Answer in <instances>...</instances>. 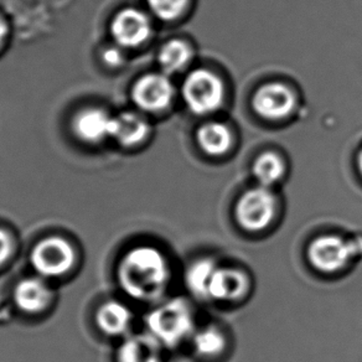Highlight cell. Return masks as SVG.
Returning <instances> with one entry per match:
<instances>
[{"label":"cell","instance_id":"obj_21","mask_svg":"<svg viewBox=\"0 0 362 362\" xmlns=\"http://www.w3.org/2000/svg\"><path fill=\"white\" fill-rule=\"evenodd\" d=\"M189 0H148L151 11L161 21H174L184 13Z\"/></svg>","mask_w":362,"mask_h":362},{"label":"cell","instance_id":"obj_9","mask_svg":"<svg viewBox=\"0 0 362 362\" xmlns=\"http://www.w3.org/2000/svg\"><path fill=\"white\" fill-rule=\"evenodd\" d=\"M132 97L141 110L160 112L170 106L174 98V86L165 74H149L136 81Z\"/></svg>","mask_w":362,"mask_h":362},{"label":"cell","instance_id":"obj_2","mask_svg":"<svg viewBox=\"0 0 362 362\" xmlns=\"http://www.w3.org/2000/svg\"><path fill=\"white\" fill-rule=\"evenodd\" d=\"M146 327L164 349H176L197 332L194 308L182 298L160 300L146 314Z\"/></svg>","mask_w":362,"mask_h":362},{"label":"cell","instance_id":"obj_12","mask_svg":"<svg viewBox=\"0 0 362 362\" xmlns=\"http://www.w3.org/2000/svg\"><path fill=\"white\" fill-rule=\"evenodd\" d=\"M133 312L126 303L110 299L102 303L95 313V322L98 330L110 337H126L133 325Z\"/></svg>","mask_w":362,"mask_h":362},{"label":"cell","instance_id":"obj_3","mask_svg":"<svg viewBox=\"0 0 362 362\" xmlns=\"http://www.w3.org/2000/svg\"><path fill=\"white\" fill-rule=\"evenodd\" d=\"M360 257H362V236L345 238L337 233H325L313 238L307 248L310 266L327 276L345 271Z\"/></svg>","mask_w":362,"mask_h":362},{"label":"cell","instance_id":"obj_18","mask_svg":"<svg viewBox=\"0 0 362 362\" xmlns=\"http://www.w3.org/2000/svg\"><path fill=\"white\" fill-rule=\"evenodd\" d=\"M192 349L197 356L214 358L221 356L227 349V337L216 325L197 329L192 337Z\"/></svg>","mask_w":362,"mask_h":362},{"label":"cell","instance_id":"obj_13","mask_svg":"<svg viewBox=\"0 0 362 362\" xmlns=\"http://www.w3.org/2000/svg\"><path fill=\"white\" fill-rule=\"evenodd\" d=\"M164 347L149 332L129 334L117 349V362H163Z\"/></svg>","mask_w":362,"mask_h":362},{"label":"cell","instance_id":"obj_15","mask_svg":"<svg viewBox=\"0 0 362 362\" xmlns=\"http://www.w3.org/2000/svg\"><path fill=\"white\" fill-rule=\"evenodd\" d=\"M148 133V122L136 113L124 112L113 118L112 136L122 146H136L146 139Z\"/></svg>","mask_w":362,"mask_h":362},{"label":"cell","instance_id":"obj_17","mask_svg":"<svg viewBox=\"0 0 362 362\" xmlns=\"http://www.w3.org/2000/svg\"><path fill=\"white\" fill-rule=\"evenodd\" d=\"M217 263L211 257H202L190 263L185 273V283L192 294L207 300V293L212 276L216 271Z\"/></svg>","mask_w":362,"mask_h":362},{"label":"cell","instance_id":"obj_14","mask_svg":"<svg viewBox=\"0 0 362 362\" xmlns=\"http://www.w3.org/2000/svg\"><path fill=\"white\" fill-rule=\"evenodd\" d=\"M112 128L113 117L101 108H86L74 121V131L77 136L88 143H97L112 136Z\"/></svg>","mask_w":362,"mask_h":362},{"label":"cell","instance_id":"obj_23","mask_svg":"<svg viewBox=\"0 0 362 362\" xmlns=\"http://www.w3.org/2000/svg\"><path fill=\"white\" fill-rule=\"evenodd\" d=\"M119 54L117 52L116 50H110L107 51L106 55H105V59H106L107 62H110L111 65H117L118 64V61L121 60V57H119Z\"/></svg>","mask_w":362,"mask_h":362},{"label":"cell","instance_id":"obj_20","mask_svg":"<svg viewBox=\"0 0 362 362\" xmlns=\"http://www.w3.org/2000/svg\"><path fill=\"white\" fill-rule=\"evenodd\" d=\"M192 57V49L187 42L171 40L161 47L158 59L165 74H175L182 70L190 62Z\"/></svg>","mask_w":362,"mask_h":362},{"label":"cell","instance_id":"obj_19","mask_svg":"<svg viewBox=\"0 0 362 362\" xmlns=\"http://www.w3.org/2000/svg\"><path fill=\"white\" fill-rule=\"evenodd\" d=\"M252 171L258 185L272 189L284 177L286 164L276 153L267 151L257 158Z\"/></svg>","mask_w":362,"mask_h":362},{"label":"cell","instance_id":"obj_4","mask_svg":"<svg viewBox=\"0 0 362 362\" xmlns=\"http://www.w3.org/2000/svg\"><path fill=\"white\" fill-rule=\"evenodd\" d=\"M77 259L78 255L74 243L61 235L42 237L33 246L29 255L33 271L46 281L69 276Z\"/></svg>","mask_w":362,"mask_h":362},{"label":"cell","instance_id":"obj_8","mask_svg":"<svg viewBox=\"0 0 362 362\" xmlns=\"http://www.w3.org/2000/svg\"><path fill=\"white\" fill-rule=\"evenodd\" d=\"M54 298L55 293L49 281L36 274L21 279L13 291L16 309L30 317L45 313L54 303Z\"/></svg>","mask_w":362,"mask_h":362},{"label":"cell","instance_id":"obj_10","mask_svg":"<svg viewBox=\"0 0 362 362\" xmlns=\"http://www.w3.org/2000/svg\"><path fill=\"white\" fill-rule=\"evenodd\" d=\"M252 105L256 113L266 119H282L296 107V96L288 86L267 83L256 90Z\"/></svg>","mask_w":362,"mask_h":362},{"label":"cell","instance_id":"obj_6","mask_svg":"<svg viewBox=\"0 0 362 362\" xmlns=\"http://www.w3.org/2000/svg\"><path fill=\"white\" fill-rule=\"evenodd\" d=\"M182 96L190 111L205 116L217 111L225 100L221 78L209 70H195L182 86Z\"/></svg>","mask_w":362,"mask_h":362},{"label":"cell","instance_id":"obj_16","mask_svg":"<svg viewBox=\"0 0 362 362\" xmlns=\"http://www.w3.org/2000/svg\"><path fill=\"white\" fill-rule=\"evenodd\" d=\"M197 143L202 151L211 156L226 154L232 146V133L222 123H207L197 131Z\"/></svg>","mask_w":362,"mask_h":362},{"label":"cell","instance_id":"obj_25","mask_svg":"<svg viewBox=\"0 0 362 362\" xmlns=\"http://www.w3.org/2000/svg\"><path fill=\"white\" fill-rule=\"evenodd\" d=\"M357 165H358V170H360V173H361L362 175V151H360L358 158H357Z\"/></svg>","mask_w":362,"mask_h":362},{"label":"cell","instance_id":"obj_22","mask_svg":"<svg viewBox=\"0 0 362 362\" xmlns=\"http://www.w3.org/2000/svg\"><path fill=\"white\" fill-rule=\"evenodd\" d=\"M16 252V240L4 227H0V268L11 261Z\"/></svg>","mask_w":362,"mask_h":362},{"label":"cell","instance_id":"obj_11","mask_svg":"<svg viewBox=\"0 0 362 362\" xmlns=\"http://www.w3.org/2000/svg\"><path fill=\"white\" fill-rule=\"evenodd\" d=\"M151 25L148 16L136 9H124L112 21V35L124 47H136L148 40Z\"/></svg>","mask_w":362,"mask_h":362},{"label":"cell","instance_id":"obj_1","mask_svg":"<svg viewBox=\"0 0 362 362\" xmlns=\"http://www.w3.org/2000/svg\"><path fill=\"white\" fill-rule=\"evenodd\" d=\"M116 278L127 297L136 302L156 304L170 287V259L153 245L129 247L117 262Z\"/></svg>","mask_w":362,"mask_h":362},{"label":"cell","instance_id":"obj_5","mask_svg":"<svg viewBox=\"0 0 362 362\" xmlns=\"http://www.w3.org/2000/svg\"><path fill=\"white\" fill-rule=\"evenodd\" d=\"M278 211L277 197L269 187L248 189L238 197L235 206L237 225L250 233H261L272 226Z\"/></svg>","mask_w":362,"mask_h":362},{"label":"cell","instance_id":"obj_24","mask_svg":"<svg viewBox=\"0 0 362 362\" xmlns=\"http://www.w3.org/2000/svg\"><path fill=\"white\" fill-rule=\"evenodd\" d=\"M6 35V23L3 21V19L0 18V45H1V42L4 41Z\"/></svg>","mask_w":362,"mask_h":362},{"label":"cell","instance_id":"obj_7","mask_svg":"<svg viewBox=\"0 0 362 362\" xmlns=\"http://www.w3.org/2000/svg\"><path fill=\"white\" fill-rule=\"evenodd\" d=\"M251 278L241 268L218 264L212 276L207 300L235 304L241 302L251 291Z\"/></svg>","mask_w":362,"mask_h":362}]
</instances>
